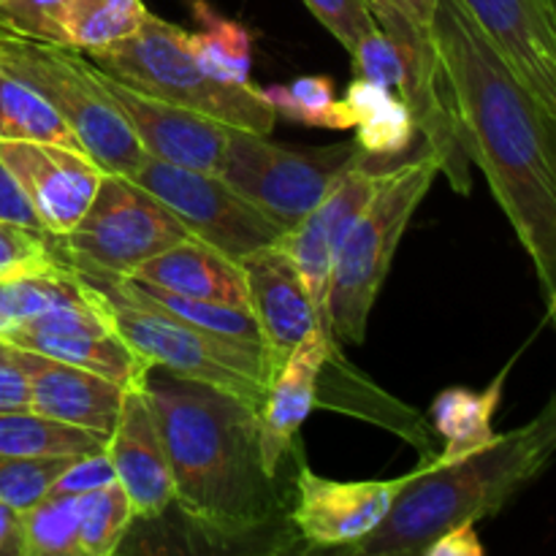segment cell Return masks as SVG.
Instances as JSON below:
<instances>
[{"mask_svg":"<svg viewBox=\"0 0 556 556\" xmlns=\"http://www.w3.org/2000/svg\"><path fill=\"white\" fill-rule=\"evenodd\" d=\"M429 33L454 85L472 163L535 266L556 331V119L459 0H438Z\"/></svg>","mask_w":556,"mask_h":556,"instance_id":"cell-1","label":"cell"},{"mask_svg":"<svg viewBox=\"0 0 556 556\" xmlns=\"http://www.w3.org/2000/svg\"><path fill=\"white\" fill-rule=\"evenodd\" d=\"M144 389L166 443L174 505L226 541L264 527L277 508V478L261 462V410L163 367H150Z\"/></svg>","mask_w":556,"mask_h":556,"instance_id":"cell-2","label":"cell"},{"mask_svg":"<svg viewBox=\"0 0 556 556\" xmlns=\"http://www.w3.org/2000/svg\"><path fill=\"white\" fill-rule=\"evenodd\" d=\"M552 454L532 427L497 434L486 448L443 465L429 459L413 470L378 530L351 546L364 556L424 554L434 538L456 525H478L500 514Z\"/></svg>","mask_w":556,"mask_h":556,"instance_id":"cell-3","label":"cell"},{"mask_svg":"<svg viewBox=\"0 0 556 556\" xmlns=\"http://www.w3.org/2000/svg\"><path fill=\"white\" fill-rule=\"evenodd\" d=\"M71 269L101 293L114 329L150 367H163L179 378L226 391L255 410L264 407L277 375L269 353L185 324L168 309L157 307L134 277L76 264H71Z\"/></svg>","mask_w":556,"mask_h":556,"instance_id":"cell-4","label":"cell"},{"mask_svg":"<svg viewBox=\"0 0 556 556\" xmlns=\"http://www.w3.org/2000/svg\"><path fill=\"white\" fill-rule=\"evenodd\" d=\"M101 71L134 90L193 109L231 128L269 136L277 112L255 85H228L201 68L188 49V30L147 11L134 36L85 52Z\"/></svg>","mask_w":556,"mask_h":556,"instance_id":"cell-5","label":"cell"},{"mask_svg":"<svg viewBox=\"0 0 556 556\" xmlns=\"http://www.w3.org/2000/svg\"><path fill=\"white\" fill-rule=\"evenodd\" d=\"M440 174L434 152L386 168L372 201L342 242L329 288V324L337 345H362L372 304L383 288L396 248Z\"/></svg>","mask_w":556,"mask_h":556,"instance_id":"cell-6","label":"cell"},{"mask_svg":"<svg viewBox=\"0 0 556 556\" xmlns=\"http://www.w3.org/2000/svg\"><path fill=\"white\" fill-rule=\"evenodd\" d=\"M0 68L41 92L85 144L87 155L109 174L130 177L144 157L139 139L98 85L96 65L65 43L27 36L0 22Z\"/></svg>","mask_w":556,"mask_h":556,"instance_id":"cell-7","label":"cell"},{"mask_svg":"<svg viewBox=\"0 0 556 556\" xmlns=\"http://www.w3.org/2000/svg\"><path fill=\"white\" fill-rule=\"evenodd\" d=\"M362 161L369 157L358 144L291 150L264 134L231 128L217 177L288 231L337 188L348 168Z\"/></svg>","mask_w":556,"mask_h":556,"instance_id":"cell-8","label":"cell"},{"mask_svg":"<svg viewBox=\"0 0 556 556\" xmlns=\"http://www.w3.org/2000/svg\"><path fill=\"white\" fill-rule=\"evenodd\" d=\"M193 233L179 217L125 174L103 172L90 210L65 237H60L65 261L76 266L134 275L141 264Z\"/></svg>","mask_w":556,"mask_h":556,"instance_id":"cell-9","label":"cell"},{"mask_svg":"<svg viewBox=\"0 0 556 556\" xmlns=\"http://www.w3.org/2000/svg\"><path fill=\"white\" fill-rule=\"evenodd\" d=\"M130 179L163 201L195 239L212 244L237 264L258 250L275 248L286 233L280 223L242 199L217 174L174 166L144 152Z\"/></svg>","mask_w":556,"mask_h":556,"instance_id":"cell-10","label":"cell"},{"mask_svg":"<svg viewBox=\"0 0 556 556\" xmlns=\"http://www.w3.org/2000/svg\"><path fill=\"white\" fill-rule=\"evenodd\" d=\"M380 30L391 38L402 63V79L396 92L410 109L416 128L427 136V147L440 163L456 193H470V139L462 123L454 85L445 71L443 58L427 27L407 22L394 11H372Z\"/></svg>","mask_w":556,"mask_h":556,"instance_id":"cell-11","label":"cell"},{"mask_svg":"<svg viewBox=\"0 0 556 556\" xmlns=\"http://www.w3.org/2000/svg\"><path fill=\"white\" fill-rule=\"evenodd\" d=\"M3 340L101 375L123 389H139L150 372V364L114 329L103 296L96 288H92V302L38 315L20 329L9 331Z\"/></svg>","mask_w":556,"mask_h":556,"instance_id":"cell-12","label":"cell"},{"mask_svg":"<svg viewBox=\"0 0 556 556\" xmlns=\"http://www.w3.org/2000/svg\"><path fill=\"white\" fill-rule=\"evenodd\" d=\"M372 163L375 161H362L348 168V174L337 182V188L299 226L288 228L280 242H277V248L286 250L293 264H296L299 275H302L304 286L313 296L320 326L329 334V288L334 258L351 228L356 226V220L372 201L380 177L386 172V168H372Z\"/></svg>","mask_w":556,"mask_h":556,"instance_id":"cell-13","label":"cell"},{"mask_svg":"<svg viewBox=\"0 0 556 556\" xmlns=\"http://www.w3.org/2000/svg\"><path fill=\"white\" fill-rule=\"evenodd\" d=\"M0 161L25 193L43 231L65 237L90 210L103 168L85 150L38 141H0Z\"/></svg>","mask_w":556,"mask_h":556,"instance_id":"cell-14","label":"cell"},{"mask_svg":"<svg viewBox=\"0 0 556 556\" xmlns=\"http://www.w3.org/2000/svg\"><path fill=\"white\" fill-rule=\"evenodd\" d=\"M96 76L98 85L106 90L109 101L123 114L147 155L174 163V166L217 174L231 125H223L206 114L193 112V109L177 106V103L134 90L98 65Z\"/></svg>","mask_w":556,"mask_h":556,"instance_id":"cell-15","label":"cell"},{"mask_svg":"<svg viewBox=\"0 0 556 556\" xmlns=\"http://www.w3.org/2000/svg\"><path fill=\"white\" fill-rule=\"evenodd\" d=\"M410 478L413 472L391 481H331L302 465L291 521L309 546L351 548L378 530Z\"/></svg>","mask_w":556,"mask_h":556,"instance_id":"cell-16","label":"cell"},{"mask_svg":"<svg viewBox=\"0 0 556 556\" xmlns=\"http://www.w3.org/2000/svg\"><path fill=\"white\" fill-rule=\"evenodd\" d=\"M521 85L556 119L554 0H459Z\"/></svg>","mask_w":556,"mask_h":556,"instance_id":"cell-17","label":"cell"},{"mask_svg":"<svg viewBox=\"0 0 556 556\" xmlns=\"http://www.w3.org/2000/svg\"><path fill=\"white\" fill-rule=\"evenodd\" d=\"M103 451L112 459L114 476L128 494L136 519H157L166 514L168 505H174V476L161 424L144 386L125 389Z\"/></svg>","mask_w":556,"mask_h":556,"instance_id":"cell-18","label":"cell"},{"mask_svg":"<svg viewBox=\"0 0 556 556\" xmlns=\"http://www.w3.org/2000/svg\"><path fill=\"white\" fill-rule=\"evenodd\" d=\"M242 271L244 282H248L250 313L258 320L271 364L280 369L282 362L291 356L293 348L315 326H320L313 296H309L291 255L277 248V244L244 258Z\"/></svg>","mask_w":556,"mask_h":556,"instance_id":"cell-19","label":"cell"},{"mask_svg":"<svg viewBox=\"0 0 556 556\" xmlns=\"http://www.w3.org/2000/svg\"><path fill=\"white\" fill-rule=\"evenodd\" d=\"M334 348V337L315 326L277 369L264 407L258 413L261 462H264L266 476L277 478L282 459L293 448V438L307 421L309 413L318 407L320 375H324L329 353Z\"/></svg>","mask_w":556,"mask_h":556,"instance_id":"cell-20","label":"cell"},{"mask_svg":"<svg viewBox=\"0 0 556 556\" xmlns=\"http://www.w3.org/2000/svg\"><path fill=\"white\" fill-rule=\"evenodd\" d=\"M11 362L27 375L33 413L90 432H112L125 396L123 386L16 345Z\"/></svg>","mask_w":556,"mask_h":556,"instance_id":"cell-21","label":"cell"},{"mask_svg":"<svg viewBox=\"0 0 556 556\" xmlns=\"http://www.w3.org/2000/svg\"><path fill=\"white\" fill-rule=\"evenodd\" d=\"M128 277L147 282V286L163 288V291L179 293V296L250 309L242 264H237L226 253L195 237L163 250L161 255L141 264Z\"/></svg>","mask_w":556,"mask_h":556,"instance_id":"cell-22","label":"cell"},{"mask_svg":"<svg viewBox=\"0 0 556 556\" xmlns=\"http://www.w3.org/2000/svg\"><path fill=\"white\" fill-rule=\"evenodd\" d=\"M345 106L353 114L356 144L369 161H391L413 147L418 128L400 92L356 76V81L348 87Z\"/></svg>","mask_w":556,"mask_h":556,"instance_id":"cell-23","label":"cell"},{"mask_svg":"<svg viewBox=\"0 0 556 556\" xmlns=\"http://www.w3.org/2000/svg\"><path fill=\"white\" fill-rule=\"evenodd\" d=\"M505 375L508 369H503L486 391L445 389L434 396L429 416H432L434 429L445 438L443 454L434 456V462L448 465V462L465 459V456L486 448L497 438L492 418L497 413L500 396H503Z\"/></svg>","mask_w":556,"mask_h":556,"instance_id":"cell-24","label":"cell"},{"mask_svg":"<svg viewBox=\"0 0 556 556\" xmlns=\"http://www.w3.org/2000/svg\"><path fill=\"white\" fill-rule=\"evenodd\" d=\"M199 30L188 33V49L201 68L228 85H250L253 68V36L237 20H228L204 0H193Z\"/></svg>","mask_w":556,"mask_h":556,"instance_id":"cell-25","label":"cell"},{"mask_svg":"<svg viewBox=\"0 0 556 556\" xmlns=\"http://www.w3.org/2000/svg\"><path fill=\"white\" fill-rule=\"evenodd\" d=\"M92 302V286L74 269L0 280V337L60 307Z\"/></svg>","mask_w":556,"mask_h":556,"instance_id":"cell-26","label":"cell"},{"mask_svg":"<svg viewBox=\"0 0 556 556\" xmlns=\"http://www.w3.org/2000/svg\"><path fill=\"white\" fill-rule=\"evenodd\" d=\"M0 141H38V144L85 150L68 119L41 92L5 74L3 68H0Z\"/></svg>","mask_w":556,"mask_h":556,"instance_id":"cell-27","label":"cell"},{"mask_svg":"<svg viewBox=\"0 0 556 556\" xmlns=\"http://www.w3.org/2000/svg\"><path fill=\"white\" fill-rule=\"evenodd\" d=\"M109 434L68 427L33 410L0 413V454L85 456L106 445Z\"/></svg>","mask_w":556,"mask_h":556,"instance_id":"cell-28","label":"cell"},{"mask_svg":"<svg viewBox=\"0 0 556 556\" xmlns=\"http://www.w3.org/2000/svg\"><path fill=\"white\" fill-rule=\"evenodd\" d=\"M144 16L141 0H68L63 14L65 41L79 52H96L134 36Z\"/></svg>","mask_w":556,"mask_h":556,"instance_id":"cell-29","label":"cell"},{"mask_svg":"<svg viewBox=\"0 0 556 556\" xmlns=\"http://www.w3.org/2000/svg\"><path fill=\"white\" fill-rule=\"evenodd\" d=\"M25 556H81L79 494L47 492L22 510Z\"/></svg>","mask_w":556,"mask_h":556,"instance_id":"cell-30","label":"cell"},{"mask_svg":"<svg viewBox=\"0 0 556 556\" xmlns=\"http://www.w3.org/2000/svg\"><path fill=\"white\" fill-rule=\"evenodd\" d=\"M136 286L157 304V307L168 309L172 315L182 318L185 324L195 326L201 331H210V334L226 337V340L242 342V345L261 348L264 345V334L258 329V320L253 318V313L244 307H233V304H220V302H204V299H190L179 296V293L163 291V288L147 286V282L136 280Z\"/></svg>","mask_w":556,"mask_h":556,"instance_id":"cell-31","label":"cell"},{"mask_svg":"<svg viewBox=\"0 0 556 556\" xmlns=\"http://www.w3.org/2000/svg\"><path fill=\"white\" fill-rule=\"evenodd\" d=\"M266 101L280 117L309 128L348 130L353 128V114L345 101H337L329 76H299L291 85L266 87Z\"/></svg>","mask_w":556,"mask_h":556,"instance_id":"cell-32","label":"cell"},{"mask_svg":"<svg viewBox=\"0 0 556 556\" xmlns=\"http://www.w3.org/2000/svg\"><path fill=\"white\" fill-rule=\"evenodd\" d=\"M134 519V505L117 481L96 492L79 494L81 556H112Z\"/></svg>","mask_w":556,"mask_h":556,"instance_id":"cell-33","label":"cell"},{"mask_svg":"<svg viewBox=\"0 0 556 556\" xmlns=\"http://www.w3.org/2000/svg\"><path fill=\"white\" fill-rule=\"evenodd\" d=\"M65 269H68V261L60 248V237L43 228L22 226V223L0 217V280L52 275V271Z\"/></svg>","mask_w":556,"mask_h":556,"instance_id":"cell-34","label":"cell"},{"mask_svg":"<svg viewBox=\"0 0 556 556\" xmlns=\"http://www.w3.org/2000/svg\"><path fill=\"white\" fill-rule=\"evenodd\" d=\"M76 456H16L0 454V500L14 510L30 508L52 492L54 481Z\"/></svg>","mask_w":556,"mask_h":556,"instance_id":"cell-35","label":"cell"},{"mask_svg":"<svg viewBox=\"0 0 556 556\" xmlns=\"http://www.w3.org/2000/svg\"><path fill=\"white\" fill-rule=\"evenodd\" d=\"M304 5L348 49V54L353 52L358 38L378 27L367 0H304Z\"/></svg>","mask_w":556,"mask_h":556,"instance_id":"cell-36","label":"cell"},{"mask_svg":"<svg viewBox=\"0 0 556 556\" xmlns=\"http://www.w3.org/2000/svg\"><path fill=\"white\" fill-rule=\"evenodd\" d=\"M68 0H5L0 9V22L27 36L43 38V41L65 43L63 14Z\"/></svg>","mask_w":556,"mask_h":556,"instance_id":"cell-37","label":"cell"},{"mask_svg":"<svg viewBox=\"0 0 556 556\" xmlns=\"http://www.w3.org/2000/svg\"><path fill=\"white\" fill-rule=\"evenodd\" d=\"M353 58V71L356 76L369 81H378V85L389 87L396 92L402 79V63L400 54H396L391 38L380 30V25L375 30H369L367 36L358 38V43L351 52Z\"/></svg>","mask_w":556,"mask_h":556,"instance_id":"cell-38","label":"cell"},{"mask_svg":"<svg viewBox=\"0 0 556 556\" xmlns=\"http://www.w3.org/2000/svg\"><path fill=\"white\" fill-rule=\"evenodd\" d=\"M117 481L114 476L112 459H109L106 451H96V454H85L76 456L74 462L68 465V470L54 481L52 492H63V494H87L96 492V489L109 486V483Z\"/></svg>","mask_w":556,"mask_h":556,"instance_id":"cell-39","label":"cell"},{"mask_svg":"<svg viewBox=\"0 0 556 556\" xmlns=\"http://www.w3.org/2000/svg\"><path fill=\"white\" fill-rule=\"evenodd\" d=\"M0 217H3V220L22 223V226L43 228L41 223H38L33 206L27 204L25 193L20 190V185L14 182V177L9 174V168L3 166V161H0Z\"/></svg>","mask_w":556,"mask_h":556,"instance_id":"cell-40","label":"cell"},{"mask_svg":"<svg viewBox=\"0 0 556 556\" xmlns=\"http://www.w3.org/2000/svg\"><path fill=\"white\" fill-rule=\"evenodd\" d=\"M424 556H483V546L476 535V525H456L434 538Z\"/></svg>","mask_w":556,"mask_h":556,"instance_id":"cell-41","label":"cell"},{"mask_svg":"<svg viewBox=\"0 0 556 556\" xmlns=\"http://www.w3.org/2000/svg\"><path fill=\"white\" fill-rule=\"evenodd\" d=\"M5 410H30V383L14 362L0 364V413Z\"/></svg>","mask_w":556,"mask_h":556,"instance_id":"cell-42","label":"cell"},{"mask_svg":"<svg viewBox=\"0 0 556 556\" xmlns=\"http://www.w3.org/2000/svg\"><path fill=\"white\" fill-rule=\"evenodd\" d=\"M367 3L372 11H394L413 25L427 27V30L432 25L434 9H438V0H367Z\"/></svg>","mask_w":556,"mask_h":556,"instance_id":"cell-43","label":"cell"},{"mask_svg":"<svg viewBox=\"0 0 556 556\" xmlns=\"http://www.w3.org/2000/svg\"><path fill=\"white\" fill-rule=\"evenodd\" d=\"M0 556H25L22 514L0 500Z\"/></svg>","mask_w":556,"mask_h":556,"instance_id":"cell-44","label":"cell"},{"mask_svg":"<svg viewBox=\"0 0 556 556\" xmlns=\"http://www.w3.org/2000/svg\"><path fill=\"white\" fill-rule=\"evenodd\" d=\"M530 427H532V432L538 434V440L546 445L548 454L554 456L556 454V389H554V394L548 396L546 407H543V410L532 418Z\"/></svg>","mask_w":556,"mask_h":556,"instance_id":"cell-45","label":"cell"},{"mask_svg":"<svg viewBox=\"0 0 556 556\" xmlns=\"http://www.w3.org/2000/svg\"><path fill=\"white\" fill-rule=\"evenodd\" d=\"M11 358H14V345L0 337V364H11Z\"/></svg>","mask_w":556,"mask_h":556,"instance_id":"cell-46","label":"cell"},{"mask_svg":"<svg viewBox=\"0 0 556 556\" xmlns=\"http://www.w3.org/2000/svg\"><path fill=\"white\" fill-rule=\"evenodd\" d=\"M554 20H556V0H554Z\"/></svg>","mask_w":556,"mask_h":556,"instance_id":"cell-47","label":"cell"},{"mask_svg":"<svg viewBox=\"0 0 556 556\" xmlns=\"http://www.w3.org/2000/svg\"><path fill=\"white\" fill-rule=\"evenodd\" d=\"M3 5H5V0H0V9H3Z\"/></svg>","mask_w":556,"mask_h":556,"instance_id":"cell-48","label":"cell"}]
</instances>
